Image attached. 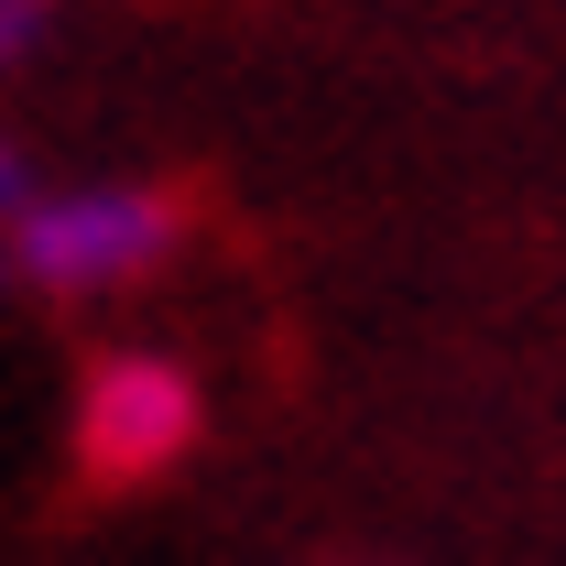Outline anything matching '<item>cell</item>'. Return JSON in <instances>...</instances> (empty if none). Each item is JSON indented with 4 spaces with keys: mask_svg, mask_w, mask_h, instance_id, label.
<instances>
[{
    "mask_svg": "<svg viewBox=\"0 0 566 566\" xmlns=\"http://www.w3.org/2000/svg\"><path fill=\"white\" fill-rule=\"evenodd\" d=\"M186 218L164 186H132V175H87V186H33V208L11 218V251L0 273L44 283V294H132L175 262Z\"/></svg>",
    "mask_w": 566,
    "mask_h": 566,
    "instance_id": "obj_1",
    "label": "cell"
},
{
    "mask_svg": "<svg viewBox=\"0 0 566 566\" xmlns=\"http://www.w3.org/2000/svg\"><path fill=\"white\" fill-rule=\"evenodd\" d=\"M197 370L164 349H120L87 370V392H76V469L87 480H164L186 447H197Z\"/></svg>",
    "mask_w": 566,
    "mask_h": 566,
    "instance_id": "obj_2",
    "label": "cell"
},
{
    "mask_svg": "<svg viewBox=\"0 0 566 566\" xmlns=\"http://www.w3.org/2000/svg\"><path fill=\"white\" fill-rule=\"evenodd\" d=\"M44 33H55V0H0V76L22 66Z\"/></svg>",
    "mask_w": 566,
    "mask_h": 566,
    "instance_id": "obj_3",
    "label": "cell"
},
{
    "mask_svg": "<svg viewBox=\"0 0 566 566\" xmlns=\"http://www.w3.org/2000/svg\"><path fill=\"white\" fill-rule=\"evenodd\" d=\"M33 208V164H22V142H0V251H11V218Z\"/></svg>",
    "mask_w": 566,
    "mask_h": 566,
    "instance_id": "obj_4",
    "label": "cell"
}]
</instances>
